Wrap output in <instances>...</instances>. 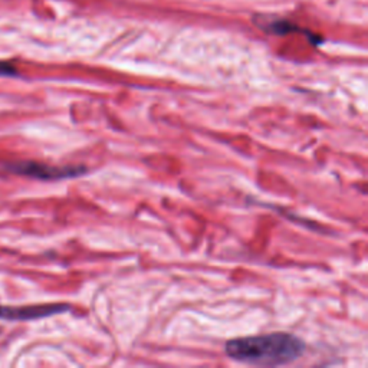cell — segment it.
I'll return each mask as SVG.
<instances>
[{"mask_svg":"<svg viewBox=\"0 0 368 368\" xmlns=\"http://www.w3.org/2000/svg\"><path fill=\"white\" fill-rule=\"evenodd\" d=\"M304 351V341L286 332L237 338L226 344V354L230 358L259 365L288 364L298 360Z\"/></svg>","mask_w":368,"mask_h":368,"instance_id":"obj_1","label":"cell"},{"mask_svg":"<svg viewBox=\"0 0 368 368\" xmlns=\"http://www.w3.org/2000/svg\"><path fill=\"white\" fill-rule=\"evenodd\" d=\"M6 168L15 175L28 176L38 180H62L82 175L84 167H55L35 161H16L6 164Z\"/></svg>","mask_w":368,"mask_h":368,"instance_id":"obj_2","label":"cell"},{"mask_svg":"<svg viewBox=\"0 0 368 368\" xmlns=\"http://www.w3.org/2000/svg\"><path fill=\"white\" fill-rule=\"evenodd\" d=\"M69 307L61 304L49 305H31V307H2L0 305V318L8 321H32L39 318L51 316L55 314L66 312Z\"/></svg>","mask_w":368,"mask_h":368,"instance_id":"obj_3","label":"cell"},{"mask_svg":"<svg viewBox=\"0 0 368 368\" xmlns=\"http://www.w3.org/2000/svg\"><path fill=\"white\" fill-rule=\"evenodd\" d=\"M269 31H272L275 34H288L292 31H298L297 27H292L289 22L285 20H279V22H274L269 24Z\"/></svg>","mask_w":368,"mask_h":368,"instance_id":"obj_4","label":"cell"},{"mask_svg":"<svg viewBox=\"0 0 368 368\" xmlns=\"http://www.w3.org/2000/svg\"><path fill=\"white\" fill-rule=\"evenodd\" d=\"M0 75L2 77H16L17 69L10 62H0Z\"/></svg>","mask_w":368,"mask_h":368,"instance_id":"obj_5","label":"cell"}]
</instances>
